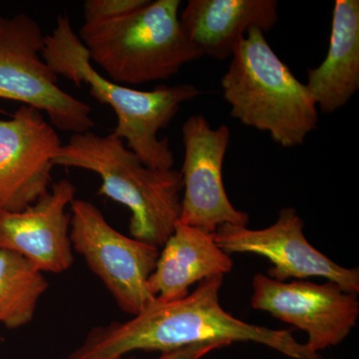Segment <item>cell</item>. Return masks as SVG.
I'll use <instances>...</instances> for the list:
<instances>
[{"mask_svg":"<svg viewBox=\"0 0 359 359\" xmlns=\"http://www.w3.org/2000/svg\"><path fill=\"white\" fill-rule=\"evenodd\" d=\"M224 276L205 278L178 301L154 302L131 320L94 327L66 359H115L134 351L169 353L203 342L252 341L294 359H323L290 330L245 323L219 302Z\"/></svg>","mask_w":359,"mask_h":359,"instance_id":"6da1fadb","label":"cell"},{"mask_svg":"<svg viewBox=\"0 0 359 359\" xmlns=\"http://www.w3.org/2000/svg\"><path fill=\"white\" fill-rule=\"evenodd\" d=\"M44 60L57 76L76 86L86 84L89 94L109 106L117 116L113 130L127 148L152 169H173L175 158L168 139L159 138L160 130L169 126L182 105L203 93L192 84L160 85L140 91L117 84L92 66L88 51L73 30L67 13L59 14L50 34L45 35Z\"/></svg>","mask_w":359,"mask_h":359,"instance_id":"7a4b0ae2","label":"cell"},{"mask_svg":"<svg viewBox=\"0 0 359 359\" xmlns=\"http://www.w3.org/2000/svg\"><path fill=\"white\" fill-rule=\"evenodd\" d=\"M53 166L77 168L100 177L99 195L128 208L132 238L163 247L181 215L182 174L143 164L114 134H74L53 156Z\"/></svg>","mask_w":359,"mask_h":359,"instance_id":"3957f363","label":"cell"},{"mask_svg":"<svg viewBox=\"0 0 359 359\" xmlns=\"http://www.w3.org/2000/svg\"><path fill=\"white\" fill-rule=\"evenodd\" d=\"M233 119L266 132L283 148L301 146L318 128V109L306 84L273 51L264 32L241 40L221 80Z\"/></svg>","mask_w":359,"mask_h":359,"instance_id":"277c9868","label":"cell"},{"mask_svg":"<svg viewBox=\"0 0 359 359\" xmlns=\"http://www.w3.org/2000/svg\"><path fill=\"white\" fill-rule=\"evenodd\" d=\"M180 6V0H149L128 15L84 22L78 37L111 81L128 87L163 81L204 56L182 27Z\"/></svg>","mask_w":359,"mask_h":359,"instance_id":"5b68a950","label":"cell"},{"mask_svg":"<svg viewBox=\"0 0 359 359\" xmlns=\"http://www.w3.org/2000/svg\"><path fill=\"white\" fill-rule=\"evenodd\" d=\"M45 35L27 13L7 18L0 9V99L16 101L46 113L52 126L81 134L95 126L88 104L58 85L44 60Z\"/></svg>","mask_w":359,"mask_h":359,"instance_id":"8992f818","label":"cell"},{"mask_svg":"<svg viewBox=\"0 0 359 359\" xmlns=\"http://www.w3.org/2000/svg\"><path fill=\"white\" fill-rule=\"evenodd\" d=\"M69 211L73 250L83 257L123 311L132 316L140 313L156 299L149 278L159 248L119 233L88 201L75 199Z\"/></svg>","mask_w":359,"mask_h":359,"instance_id":"52a82bcc","label":"cell"},{"mask_svg":"<svg viewBox=\"0 0 359 359\" xmlns=\"http://www.w3.org/2000/svg\"><path fill=\"white\" fill-rule=\"evenodd\" d=\"M252 308L306 332V346L313 353L339 346L358 323V295L332 282H278L259 273L252 278Z\"/></svg>","mask_w":359,"mask_h":359,"instance_id":"ba28073f","label":"cell"},{"mask_svg":"<svg viewBox=\"0 0 359 359\" xmlns=\"http://www.w3.org/2000/svg\"><path fill=\"white\" fill-rule=\"evenodd\" d=\"M304 221L294 208L280 210L275 224L261 230L223 224L214 233L226 254H254L271 264L268 276L278 282L289 278H323L349 294H358L359 269L334 263L306 240Z\"/></svg>","mask_w":359,"mask_h":359,"instance_id":"9c48e42d","label":"cell"},{"mask_svg":"<svg viewBox=\"0 0 359 359\" xmlns=\"http://www.w3.org/2000/svg\"><path fill=\"white\" fill-rule=\"evenodd\" d=\"M184 195L179 221L215 233L223 224L247 226V212L236 209L223 182V165L231 131L222 125L212 128L203 115H193L182 127Z\"/></svg>","mask_w":359,"mask_h":359,"instance_id":"30bf717a","label":"cell"},{"mask_svg":"<svg viewBox=\"0 0 359 359\" xmlns=\"http://www.w3.org/2000/svg\"><path fill=\"white\" fill-rule=\"evenodd\" d=\"M60 137L41 111L22 105L0 120V212H21L50 190Z\"/></svg>","mask_w":359,"mask_h":359,"instance_id":"8fae6325","label":"cell"},{"mask_svg":"<svg viewBox=\"0 0 359 359\" xmlns=\"http://www.w3.org/2000/svg\"><path fill=\"white\" fill-rule=\"evenodd\" d=\"M75 195V186L63 179L23 211L0 212V250L20 255L43 273L68 271L74 250L67 208Z\"/></svg>","mask_w":359,"mask_h":359,"instance_id":"7c38bea8","label":"cell"},{"mask_svg":"<svg viewBox=\"0 0 359 359\" xmlns=\"http://www.w3.org/2000/svg\"><path fill=\"white\" fill-rule=\"evenodd\" d=\"M278 8L276 0H189L180 22L203 55L224 60L250 30L273 29Z\"/></svg>","mask_w":359,"mask_h":359,"instance_id":"4fadbf2b","label":"cell"},{"mask_svg":"<svg viewBox=\"0 0 359 359\" xmlns=\"http://www.w3.org/2000/svg\"><path fill=\"white\" fill-rule=\"evenodd\" d=\"M233 259L217 245L214 233L178 222L160 252L149 289L161 301L184 299L195 283L224 276Z\"/></svg>","mask_w":359,"mask_h":359,"instance_id":"5bb4252c","label":"cell"},{"mask_svg":"<svg viewBox=\"0 0 359 359\" xmlns=\"http://www.w3.org/2000/svg\"><path fill=\"white\" fill-rule=\"evenodd\" d=\"M316 107L334 113L359 89V1L337 0L327 57L308 70L306 84Z\"/></svg>","mask_w":359,"mask_h":359,"instance_id":"9a60e30c","label":"cell"},{"mask_svg":"<svg viewBox=\"0 0 359 359\" xmlns=\"http://www.w3.org/2000/svg\"><path fill=\"white\" fill-rule=\"evenodd\" d=\"M48 287L44 273L27 259L0 250V325L9 330L28 325Z\"/></svg>","mask_w":359,"mask_h":359,"instance_id":"2e32d148","label":"cell"},{"mask_svg":"<svg viewBox=\"0 0 359 359\" xmlns=\"http://www.w3.org/2000/svg\"><path fill=\"white\" fill-rule=\"evenodd\" d=\"M149 0H86L83 4L84 22H100L128 15L146 6Z\"/></svg>","mask_w":359,"mask_h":359,"instance_id":"e0dca14e","label":"cell"},{"mask_svg":"<svg viewBox=\"0 0 359 359\" xmlns=\"http://www.w3.org/2000/svg\"><path fill=\"white\" fill-rule=\"evenodd\" d=\"M228 346L230 344H226V342H203V344H194V346L177 349V351L162 353V355L157 359H201L216 349L224 348Z\"/></svg>","mask_w":359,"mask_h":359,"instance_id":"ac0fdd59","label":"cell"}]
</instances>
